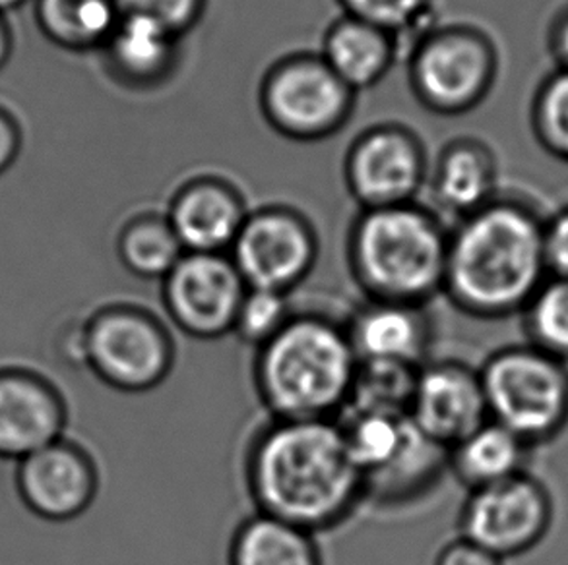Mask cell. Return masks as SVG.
Here are the masks:
<instances>
[{
  "label": "cell",
  "mask_w": 568,
  "mask_h": 565,
  "mask_svg": "<svg viewBox=\"0 0 568 565\" xmlns=\"http://www.w3.org/2000/svg\"><path fill=\"white\" fill-rule=\"evenodd\" d=\"M245 482L254 512L313 535L344 525L367 502L336 421L270 419L246 445Z\"/></svg>",
  "instance_id": "1"
},
{
  "label": "cell",
  "mask_w": 568,
  "mask_h": 565,
  "mask_svg": "<svg viewBox=\"0 0 568 565\" xmlns=\"http://www.w3.org/2000/svg\"><path fill=\"white\" fill-rule=\"evenodd\" d=\"M547 274L546 227L523 207L489 202L448 235L445 295L474 318L524 312Z\"/></svg>",
  "instance_id": "2"
},
{
  "label": "cell",
  "mask_w": 568,
  "mask_h": 565,
  "mask_svg": "<svg viewBox=\"0 0 568 565\" xmlns=\"http://www.w3.org/2000/svg\"><path fill=\"white\" fill-rule=\"evenodd\" d=\"M357 370L344 321L295 312L254 351L253 388L270 419L334 421L349 403Z\"/></svg>",
  "instance_id": "3"
},
{
  "label": "cell",
  "mask_w": 568,
  "mask_h": 565,
  "mask_svg": "<svg viewBox=\"0 0 568 565\" xmlns=\"http://www.w3.org/2000/svg\"><path fill=\"white\" fill-rule=\"evenodd\" d=\"M448 235L417 202L359 209L347 230V268L367 300L427 306L445 292Z\"/></svg>",
  "instance_id": "4"
},
{
  "label": "cell",
  "mask_w": 568,
  "mask_h": 565,
  "mask_svg": "<svg viewBox=\"0 0 568 565\" xmlns=\"http://www.w3.org/2000/svg\"><path fill=\"white\" fill-rule=\"evenodd\" d=\"M178 364L170 326L146 306L109 302L84 318V368L121 393L160 388Z\"/></svg>",
  "instance_id": "5"
},
{
  "label": "cell",
  "mask_w": 568,
  "mask_h": 565,
  "mask_svg": "<svg viewBox=\"0 0 568 565\" xmlns=\"http://www.w3.org/2000/svg\"><path fill=\"white\" fill-rule=\"evenodd\" d=\"M489 419L536 445L568 422V367L534 345L505 347L479 368Z\"/></svg>",
  "instance_id": "6"
},
{
  "label": "cell",
  "mask_w": 568,
  "mask_h": 565,
  "mask_svg": "<svg viewBox=\"0 0 568 565\" xmlns=\"http://www.w3.org/2000/svg\"><path fill=\"white\" fill-rule=\"evenodd\" d=\"M349 90L321 53H297L272 62L258 85L261 115L272 131L292 142H323L354 115Z\"/></svg>",
  "instance_id": "7"
},
{
  "label": "cell",
  "mask_w": 568,
  "mask_h": 565,
  "mask_svg": "<svg viewBox=\"0 0 568 565\" xmlns=\"http://www.w3.org/2000/svg\"><path fill=\"white\" fill-rule=\"evenodd\" d=\"M406 69L419 105L437 115H460L484 100L495 54L487 39L469 28H430L409 47Z\"/></svg>",
  "instance_id": "8"
},
{
  "label": "cell",
  "mask_w": 568,
  "mask_h": 565,
  "mask_svg": "<svg viewBox=\"0 0 568 565\" xmlns=\"http://www.w3.org/2000/svg\"><path fill=\"white\" fill-rule=\"evenodd\" d=\"M321 238L300 209L282 204L251 209L230 258L251 289L292 295L315 271Z\"/></svg>",
  "instance_id": "9"
},
{
  "label": "cell",
  "mask_w": 568,
  "mask_h": 565,
  "mask_svg": "<svg viewBox=\"0 0 568 565\" xmlns=\"http://www.w3.org/2000/svg\"><path fill=\"white\" fill-rule=\"evenodd\" d=\"M427 181V153L406 124H373L347 147L344 183L359 209L417 202Z\"/></svg>",
  "instance_id": "10"
},
{
  "label": "cell",
  "mask_w": 568,
  "mask_h": 565,
  "mask_svg": "<svg viewBox=\"0 0 568 565\" xmlns=\"http://www.w3.org/2000/svg\"><path fill=\"white\" fill-rule=\"evenodd\" d=\"M554 497L544 482L523 473L471 490L460 512V536L500 559L523 556L546 538L554 523Z\"/></svg>",
  "instance_id": "11"
},
{
  "label": "cell",
  "mask_w": 568,
  "mask_h": 565,
  "mask_svg": "<svg viewBox=\"0 0 568 565\" xmlns=\"http://www.w3.org/2000/svg\"><path fill=\"white\" fill-rule=\"evenodd\" d=\"M246 289L230 254L185 253L162 281L163 310L186 337L215 341L233 333Z\"/></svg>",
  "instance_id": "12"
},
{
  "label": "cell",
  "mask_w": 568,
  "mask_h": 565,
  "mask_svg": "<svg viewBox=\"0 0 568 565\" xmlns=\"http://www.w3.org/2000/svg\"><path fill=\"white\" fill-rule=\"evenodd\" d=\"M16 486L31 513L67 523L84 515L95 502L100 466L84 445L61 438L18 461Z\"/></svg>",
  "instance_id": "13"
},
{
  "label": "cell",
  "mask_w": 568,
  "mask_h": 565,
  "mask_svg": "<svg viewBox=\"0 0 568 565\" xmlns=\"http://www.w3.org/2000/svg\"><path fill=\"white\" fill-rule=\"evenodd\" d=\"M409 421L446 451L489 421L479 370L458 360L425 362L415 380Z\"/></svg>",
  "instance_id": "14"
},
{
  "label": "cell",
  "mask_w": 568,
  "mask_h": 565,
  "mask_svg": "<svg viewBox=\"0 0 568 565\" xmlns=\"http://www.w3.org/2000/svg\"><path fill=\"white\" fill-rule=\"evenodd\" d=\"M69 407L45 376L26 368L0 370V459L22 461L64 438Z\"/></svg>",
  "instance_id": "15"
},
{
  "label": "cell",
  "mask_w": 568,
  "mask_h": 565,
  "mask_svg": "<svg viewBox=\"0 0 568 565\" xmlns=\"http://www.w3.org/2000/svg\"><path fill=\"white\" fill-rule=\"evenodd\" d=\"M248 214L237 186L217 175L185 181L165 212L185 253L202 254H230Z\"/></svg>",
  "instance_id": "16"
},
{
  "label": "cell",
  "mask_w": 568,
  "mask_h": 565,
  "mask_svg": "<svg viewBox=\"0 0 568 565\" xmlns=\"http://www.w3.org/2000/svg\"><path fill=\"white\" fill-rule=\"evenodd\" d=\"M344 323L359 362H394L415 368L427 362L433 343L427 306L365 298Z\"/></svg>",
  "instance_id": "17"
},
{
  "label": "cell",
  "mask_w": 568,
  "mask_h": 565,
  "mask_svg": "<svg viewBox=\"0 0 568 565\" xmlns=\"http://www.w3.org/2000/svg\"><path fill=\"white\" fill-rule=\"evenodd\" d=\"M183 38L160 23L121 16L100 49L101 66L109 80L129 92H152L168 84L181 62Z\"/></svg>",
  "instance_id": "18"
},
{
  "label": "cell",
  "mask_w": 568,
  "mask_h": 565,
  "mask_svg": "<svg viewBox=\"0 0 568 565\" xmlns=\"http://www.w3.org/2000/svg\"><path fill=\"white\" fill-rule=\"evenodd\" d=\"M399 38L390 31L342 14L324 31L321 56L355 93L381 84L396 64Z\"/></svg>",
  "instance_id": "19"
},
{
  "label": "cell",
  "mask_w": 568,
  "mask_h": 565,
  "mask_svg": "<svg viewBox=\"0 0 568 565\" xmlns=\"http://www.w3.org/2000/svg\"><path fill=\"white\" fill-rule=\"evenodd\" d=\"M493 161L484 145L456 140L438 153L429 173L430 198L440 212L466 217L489 204Z\"/></svg>",
  "instance_id": "20"
},
{
  "label": "cell",
  "mask_w": 568,
  "mask_h": 565,
  "mask_svg": "<svg viewBox=\"0 0 568 565\" xmlns=\"http://www.w3.org/2000/svg\"><path fill=\"white\" fill-rule=\"evenodd\" d=\"M530 443L489 421L448 450V471L466 489H485L526 473Z\"/></svg>",
  "instance_id": "21"
},
{
  "label": "cell",
  "mask_w": 568,
  "mask_h": 565,
  "mask_svg": "<svg viewBox=\"0 0 568 565\" xmlns=\"http://www.w3.org/2000/svg\"><path fill=\"white\" fill-rule=\"evenodd\" d=\"M227 565H324L316 535L254 512L231 535Z\"/></svg>",
  "instance_id": "22"
},
{
  "label": "cell",
  "mask_w": 568,
  "mask_h": 565,
  "mask_svg": "<svg viewBox=\"0 0 568 565\" xmlns=\"http://www.w3.org/2000/svg\"><path fill=\"white\" fill-rule=\"evenodd\" d=\"M47 41L69 53H100L121 20L116 0H31Z\"/></svg>",
  "instance_id": "23"
},
{
  "label": "cell",
  "mask_w": 568,
  "mask_h": 565,
  "mask_svg": "<svg viewBox=\"0 0 568 565\" xmlns=\"http://www.w3.org/2000/svg\"><path fill=\"white\" fill-rule=\"evenodd\" d=\"M116 258L131 276L162 282L185 256L165 212H140L123 223L115 243Z\"/></svg>",
  "instance_id": "24"
},
{
  "label": "cell",
  "mask_w": 568,
  "mask_h": 565,
  "mask_svg": "<svg viewBox=\"0 0 568 565\" xmlns=\"http://www.w3.org/2000/svg\"><path fill=\"white\" fill-rule=\"evenodd\" d=\"M419 368L394 362H359L354 391L346 407L409 413Z\"/></svg>",
  "instance_id": "25"
},
{
  "label": "cell",
  "mask_w": 568,
  "mask_h": 565,
  "mask_svg": "<svg viewBox=\"0 0 568 565\" xmlns=\"http://www.w3.org/2000/svg\"><path fill=\"white\" fill-rule=\"evenodd\" d=\"M523 314L530 343L568 362V279L549 277Z\"/></svg>",
  "instance_id": "26"
},
{
  "label": "cell",
  "mask_w": 568,
  "mask_h": 565,
  "mask_svg": "<svg viewBox=\"0 0 568 565\" xmlns=\"http://www.w3.org/2000/svg\"><path fill=\"white\" fill-rule=\"evenodd\" d=\"M293 314L292 295L248 287L239 306L233 336L256 351L292 320Z\"/></svg>",
  "instance_id": "27"
},
{
  "label": "cell",
  "mask_w": 568,
  "mask_h": 565,
  "mask_svg": "<svg viewBox=\"0 0 568 565\" xmlns=\"http://www.w3.org/2000/svg\"><path fill=\"white\" fill-rule=\"evenodd\" d=\"M342 14L354 16L375 23L402 38L422 28L427 20L433 0H338Z\"/></svg>",
  "instance_id": "28"
},
{
  "label": "cell",
  "mask_w": 568,
  "mask_h": 565,
  "mask_svg": "<svg viewBox=\"0 0 568 565\" xmlns=\"http://www.w3.org/2000/svg\"><path fill=\"white\" fill-rule=\"evenodd\" d=\"M121 16H140L185 39L206 14L207 0H116Z\"/></svg>",
  "instance_id": "29"
},
{
  "label": "cell",
  "mask_w": 568,
  "mask_h": 565,
  "mask_svg": "<svg viewBox=\"0 0 568 565\" xmlns=\"http://www.w3.org/2000/svg\"><path fill=\"white\" fill-rule=\"evenodd\" d=\"M538 121L547 144L568 157V70L546 85L539 100Z\"/></svg>",
  "instance_id": "30"
},
{
  "label": "cell",
  "mask_w": 568,
  "mask_h": 565,
  "mask_svg": "<svg viewBox=\"0 0 568 565\" xmlns=\"http://www.w3.org/2000/svg\"><path fill=\"white\" fill-rule=\"evenodd\" d=\"M505 559L485 551L464 536L454 538L438 551L435 565H503Z\"/></svg>",
  "instance_id": "31"
},
{
  "label": "cell",
  "mask_w": 568,
  "mask_h": 565,
  "mask_svg": "<svg viewBox=\"0 0 568 565\" xmlns=\"http://www.w3.org/2000/svg\"><path fill=\"white\" fill-rule=\"evenodd\" d=\"M546 256L551 277L568 279V212L546 225Z\"/></svg>",
  "instance_id": "32"
},
{
  "label": "cell",
  "mask_w": 568,
  "mask_h": 565,
  "mask_svg": "<svg viewBox=\"0 0 568 565\" xmlns=\"http://www.w3.org/2000/svg\"><path fill=\"white\" fill-rule=\"evenodd\" d=\"M23 131L18 116L0 105V176L14 167L22 153Z\"/></svg>",
  "instance_id": "33"
},
{
  "label": "cell",
  "mask_w": 568,
  "mask_h": 565,
  "mask_svg": "<svg viewBox=\"0 0 568 565\" xmlns=\"http://www.w3.org/2000/svg\"><path fill=\"white\" fill-rule=\"evenodd\" d=\"M57 351L70 367H84V320L70 321L59 333Z\"/></svg>",
  "instance_id": "34"
},
{
  "label": "cell",
  "mask_w": 568,
  "mask_h": 565,
  "mask_svg": "<svg viewBox=\"0 0 568 565\" xmlns=\"http://www.w3.org/2000/svg\"><path fill=\"white\" fill-rule=\"evenodd\" d=\"M14 53V31L8 23L7 14L0 12V70L7 66Z\"/></svg>",
  "instance_id": "35"
},
{
  "label": "cell",
  "mask_w": 568,
  "mask_h": 565,
  "mask_svg": "<svg viewBox=\"0 0 568 565\" xmlns=\"http://www.w3.org/2000/svg\"><path fill=\"white\" fill-rule=\"evenodd\" d=\"M557 45H559V53H561L562 61L568 64V20L562 23L561 31H559V38H557Z\"/></svg>",
  "instance_id": "36"
},
{
  "label": "cell",
  "mask_w": 568,
  "mask_h": 565,
  "mask_svg": "<svg viewBox=\"0 0 568 565\" xmlns=\"http://www.w3.org/2000/svg\"><path fill=\"white\" fill-rule=\"evenodd\" d=\"M26 2H30V0H0V12L7 14V12L14 10V8L23 7Z\"/></svg>",
  "instance_id": "37"
}]
</instances>
